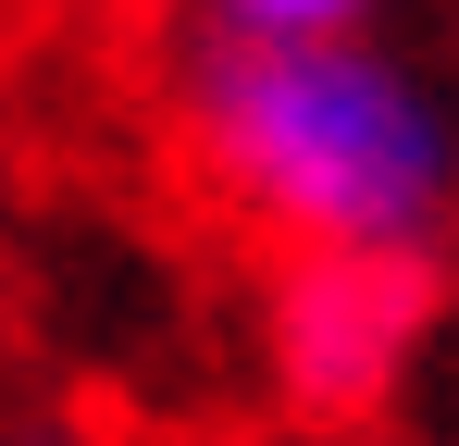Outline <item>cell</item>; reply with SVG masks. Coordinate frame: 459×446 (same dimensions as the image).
<instances>
[{
	"label": "cell",
	"mask_w": 459,
	"mask_h": 446,
	"mask_svg": "<svg viewBox=\"0 0 459 446\" xmlns=\"http://www.w3.org/2000/svg\"><path fill=\"white\" fill-rule=\"evenodd\" d=\"M385 0H199V38H373Z\"/></svg>",
	"instance_id": "3957f363"
},
{
	"label": "cell",
	"mask_w": 459,
	"mask_h": 446,
	"mask_svg": "<svg viewBox=\"0 0 459 446\" xmlns=\"http://www.w3.org/2000/svg\"><path fill=\"white\" fill-rule=\"evenodd\" d=\"M174 137L248 236L410 248L459 223V112L385 38H199L174 63Z\"/></svg>",
	"instance_id": "6da1fadb"
},
{
	"label": "cell",
	"mask_w": 459,
	"mask_h": 446,
	"mask_svg": "<svg viewBox=\"0 0 459 446\" xmlns=\"http://www.w3.org/2000/svg\"><path fill=\"white\" fill-rule=\"evenodd\" d=\"M422 335H435V261L410 248H286L273 261L261 360H273V397L323 434L385 422L397 384L422 372Z\"/></svg>",
	"instance_id": "7a4b0ae2"
}]
</instances>
